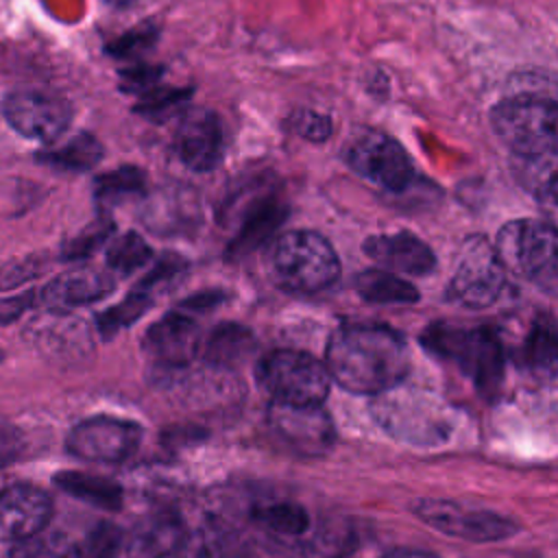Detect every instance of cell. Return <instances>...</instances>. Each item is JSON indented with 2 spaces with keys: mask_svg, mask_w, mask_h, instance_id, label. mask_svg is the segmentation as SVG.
<instances>
[{
  "mask_svg": "<svg viewBox=\"0 0 558 558\" xmlns=\"http://www.w3.org/2000/svg\"><path fill=\"white\" fill-rule=\"evenodd\" d=\"M323 364L340 388L375 397L403 384L410 349L403 336L386 325L349 323L331 333Z\"/></svg>",
  "mask_w": 558,
  "mask_h": 558,
  "instance_id": "6da1fadb",
  "label": "cell"
},
{
  "mask_svg": "<svg viewBox=\"0 0 558 558\" xmlns=\"http://www.w3.org/2000/svg\"><path fill=\"white\" fill-rule=\"evenodd\" d=\"M371 414L392 438L421 449L442 447L456 432L453 410L438 399L401 390V384L375 395Z\"/></svg>",
  "mask_w": 558,
  "mask_h": 558,
  "instance_id": "7a4b0ae2",
  "label": "cell"
},
{
  "mask_svg": "<svg viewBox=\"0 0 558 558\" xmlns=\"http://www.w3.org/2000/svg\"><path fill=\"white\" fill-rule=\"evenodd\" d=\"M423 344L458 364V368L475 384V388L486 397H495L504 381V347L493 329L488 327H458L447 323L432 325L425 336Z\"/></svg>",
  "mask_w": 558,
  "mask_h": 558,
  "instance_id": "3957f363",
  "label": "cell"
},
{
  "mask_svg": "<svg viewBox=\"0 0 558 558\" xmlns=\"http://www.w3.org/2000/svg\"><path fill=\"white\" fill-rule=\"evenodd\" d=\"M270 272L279 286L292 292H320L340 275L333 246L316 231L283 233L270 251Z\"/></svg>",
  "mask_w": 558,
  "mask_h": 558,
  "instance_id": "277c9868",
  "label": "cell"
},
{
  "mask_svg": "<svg viewBox=\"0 0 558 558\" xmlns=\"http://www.w3.org/2000/svg\"><path fill=\"white\" fill-rule=\"evenodd\" d=\"M495 253L504 270H512L547 292L558 279L556 229L547 220L521 218L504 225L495 240Z\"/></svg>",
  "mask_w": 558,
  "mask_h": 558,
  "instance_id": "5b68a950",
  "label": "cell"
},
{
  "mask_svg": "<svg viewBox=\"0 0 558 558\" xmlns=\"http://www.w3.org/2000/svg\"><path fill=\"white\" fill-rule=\"evenodd\" d=\"M255 377L270 401L286 405H323L331 384L325 364L296 349L266 353L257 362Z\"/></svg>",
  "mask_w": 558,
  "mask_h": 558,
  "instance_id": "8992f818",
  "label": "cell"
},
{
  "mask_svg": "<svg viewBox=\"0 0 558 558\" xmlns=\"http://www.w3.org/2000/svg\"><path fill=\"white\" fill-rule=\"evenodd\" d=\"M556 102L547 96H512L493 109V129L514 155L556 153Z\"/></svg>",
  "mask_w": 558,
  "mask_h": 558,
  "instance_id": "52a82bcc",
  "label": "cell"
},
{
  "mask_svg": "<svg viewBox=\"0 0 558 558\" xmlns=\"http://www.w3.org/2000/svg\"><path fill=\"white\" fill-rule=\"evenodd\" d=\"M506 286V270L495 246L484 235H469L453 262L449 296L464 307L493 305Z\"/></svg>",
  "mask_w": 558,
  "mask_h": 558,
  "instance_id": "ba28073f",
  "label": "cell"
},
{
  "mask_svg": "<svg viewBox=\"0 0 558 558\" xmlns=\"http://www.w3.org/2000/svg\"><path fill=\"white\" fill-rule=\"evenodd\" d=\"M412 512L432 530L469 543H495L519 532V525L484 508H469L453 499L425 497L412 504Z\"/></svg>",
  "mask_w": 558,
  "mask_h": 558,
  "instance_id": "9c48e42d",
  "label": "cell"
},
{
  "mask_svg": "<svg viewBox=\"0 0 558 558\" xmlns=\"http://www.w3.org/2000/svg\"><path fill=\"white\" fill-rule=\"evenodd\" d=\"M140 440L142 427L135 421L118 416H92L70 429L65 449L85 462L120 464L133 456Z\"/></svg>",
  "mask_w": 558,
  "mask_h": 558,
  "instance_id": "30bf717a",
  "label": "cell"
},
{
  "mask_svg": "<svg viewBox=\"0 0 558 558\" xmlns=\"http://www.w3.org/2000/svg\"><path fill=\"white\" fill-rule=\"evenodd\" d=\"M268 427L296 456H325L336 442V429L323 405H286L270 401Z\"/></svg>",
  "mask_w": 558,
  "mask_h": 558,
  "instance_id": "8fae6325",
  "label": "cell"
},
{
  "mask_svg": "<svg viewBox=\"0 0 558 558\" xmlns=\"http://www.w3.org/2000/svg\"><path fill=\"white\" fill-rule=\"evenodd\" d=\"M347 163L362 179L388 192L405 190L414 177L405 148L379 131H368L353 140L347 148Z\"/></svg>",
  "mask_w": 558,
  "mask_h": 558,
  "instance_id": "7c38bea8",
  "label": "cell"
},
{
  "mask_svg": "<svg viewBox=\"0 0 558 558\" xmlns=\"http://www.w3.org/2000/svg\"><path fill=\"white\" fill-rule=\"evenodd\" d=\"M2 111L22 137L44 144L59 140L72 122V107L65 98L35 89L9 94Z\"/></svg>",
  "mask_w": 558,
  "mask_h": 558,
  "instance_id": "4fadbf2b",
  "label": "cell"
},
{
  "mask_svg": "<svg viewBox=\"0 0 558 558\" xmlns=\"http://www.w3.org/2000/svg\"><path fill=\"white\" fill-rule=\"evenodd\" d=\"M177 157L196 172L214 170L225 155V129L209 109H192L181 116L174 131Z\"/></svg>",
  "mask_w": 558,
  "mask_h": 558,
  "instance_id": "5bb4252c",
  "label": "cell"
},
{
  "mask_svg": "<svg viewBox=\"0 0 558 558\" xmlns=\"http://www.w3.org/2000/svg\"><path fill=\"white\" fill-rule=\"evenodd\" d=\"M52 517L50 495L35 484H15L0 493V541L17 543L48 525Z\"/></svg>",
  "mask_w": 558,
  "mask_h": 558,
  "instance_id": "9a60e30c",
  "label": "cell"
},
{
  "mask_svg": "<svg viewBox=\"0 0 558 558\" xmlns=\"http://www.w3.org/2000/svg\"><path fill=\"white\" fill-rule=\"evenodd\" d=\"M201 329L185 312H168L144 336L146 355L168 368L187 366L201 351Z\"/></svg>",
  "mask_w": 558,
  "mask_h": 558,
  "instance_id": "2e32d148",
  "label": "cell"
},
{
  "mask_svg": "<svg viewBox=\"0 0 558 558\" xmlns=\"http://www.w3.org/2000/svg\"><path fill=\"white\" fill-rule=\"evenodd\" d=\"M190 530L174 510L148 512L124 541L126 558H183Z\"/></svg>",
  "mask_w": 558,
  "mask_h": 558,
  "instance_id": "e0dca14e",
  "label": "cell"
},
{
  "mask_svg": "<svg viewBox=\"0 0 558 558\" xmlns=\"http://www.w3.org/2000/svg\"><path fill=\"white\" fill-rule=\"evenodd\" d=\"M364 253L395 275L425 277L434 270V251L410 231L377 233L364 242Z\"/></svg>",
  "mask_w": 558,
  "mask_h": 558,
  "instance_id": "ac0fdd59",
  "label": "cell"
},
{
  "mask_svg": "<svg viewBox=\"0 0 558 558\" xmlns=\"http://www.w3.org/2000/svg\"><path fill=\"white\" fill-rule=\"evenodd\" d=\"M116 286V279L107 270L98 268H76L65 270L50 279L41 290H37V303L50 305L52 310L76 307L100 301Z\"/></svg>",
  "mask_w": 558,
  "mask_h": 558,
  "instance_id": "d6986e66",
  "label": "cell"
},
{
  "mask_svg": "<svg viewBox=\"0 0 558 558\" xmlns=\"http://www.w3.org/2000/svg\"><path fill=\"white\" fill-rule=\"evenodd\" d=\"M183 558H251V543L238 525L211 517L187 534Z\"/></svg>",
  "mask_w": 558,
  "mask_h": 558,
  "instance_id": "ffe728a7",
  "label": "cell"
},
{
  "mask_svg": "<svg viewBox=\"0 0 558 558\" xmlns=\"http://www.w3.org/2000/svg\"><path fill=\"white\" fill-rule=\"evenodd\" d=\"M52 480L63 493L89 506H96L102 510H120L124 504L122 486L105 475H94L83 471H59Z\"/></svg>",
  "mask_w": 558,
  "mask_h": 558,
  "instance_id": "44dd1931",
  "label": "cell"
},
{
  "mask_svg": "<svg viewBox=\"0 0 558 558\" xmlns=\"http://www.w3.org/2000/svg\"><path fill=\"white\" fill-rule=\"evenodd\" d=\"M253 519L270 536L281 541H303L314 525V519L307 512V508L288 499L255 506Z\"/></svg>",
  "mask_w": 558,
  "mask_h": 558,
  "instance_id": "7402d4cb",
  "label": "cell"
},
{
  "mask_svg": "<svg viewBox=\"0 0 558 558\" xmlns=\"http://www.w3.org/2000/svg\"><path fill=\"white\" fill-rule=\"evenodd\" d=\"M255 347L251 331L235 323H225L211 329V333L201 342V355L211 366H233L242 362Z\"/></svg>",
  "mask_w": 558,
  "mask_h": 558,
  "instance_id": "603a6c76",
  "label": "cell"
},
{
  "mask_svg": "<svg viewBox=\"0 0 558 558\" xmlns=\"http://www.w3.org/2000/svg\"><path fill=\"white\" fill-rule=\"evenodd\" d=\"M355 290L364 301L379 303V305L416 303L421 299L418 290L410 281L401 279L399 275H395L386 268L362 270L355 277Z\"/></svg>",
  "mask_w": 558,
  "mask_h": 558,
  "instance_id": "cb8c5ba5",
  "label": "cell"
},
{
  "mask_svg": "<svg viewBox=\"0 0 558 558\" xmlns=\"http://www.w3.org/2000/svg\"><path fill=\"white\" fill-rule=\"evenodd\" d=\"M33 336L44 351H50L57 355L81 353L83 349L89 347V336L83 329L81 320L59 316V314L37 320V325L33 327Z\"/></svg>",
  "mask_w": 558,
  "mask_h": 558,
  "instance_id": "d4e9b609",
  "label": "cell"
},
{
  "mask_svg": "<svg viewBox=\"0 0 558 558\" xmlns=\"http://www.w3.org/2000/svg\"><path fill=\"white\" fill-rule=\"evenodd\" d=\"M355 547L353 527L347 521L325 519L312 525L310 534L301 541L305 558H344Z\"/></svg>",
  "mask_w": 558,
  "mask_h": 558,
  "instance_id": "484cf974",
  "label": "cell"
},
{
  "mask_svg": "<svg viewBox=\"0 0 558 558\" xmlns=\"http://www.w3.org/2000/svg\"><path fill=\"white\" fill-rule=\"evenodd\" d=\"M514 174L519 183L538 198V203L549 207L556 203V153L517 155Z\"/></svg>",
  "mask_w": 558,
  "mask_h": 558,
  "instance_id": "4316f807",
  "label": "cell"
},
{
  "mask_svg": "<svg viewBox=\"0 0 558 558\" xmlns=\"http://www.w3.org/2000/svg\"><path fill=\"white\" fill-rule=\"evenodd\" d=\"M37 159L57 170L85 172L102 159V144L89 133H78L59 148L44 150L41 155H37Z\"/></svg>",
  "mask_w": 558,
  "mask_h": 558,
  "instance_id": "83f0119b",
  "label": "cell"
},
{
  "mask_svg": "<svg viewBox=\"0 0 558 558\" xmlns=\"http://www.w3.org/2000/svg\"><path fill=\"white\" fill-rule=\"evenodd\" d=\"M556 349H558L556 325L549 316H541L532 325V329L525 338V344L521 349L523 364L538 375H554Z\"/></svg>",
  "mask_w": 558,
  "mask_h": 558,
  "instance_id": "f1b7e54d",
  "label": "cell"
},
{
  "mask_svg": "<svg viewBox=\"0 0 558 558\" xmlns=\"http://www.w3.org/2000/svg\"><path fill=\"white\" fill-rule=\"evenodd\" d=\"M144 187H146L144 172L135 166H122V168L100 174L96 179L94 194L100 205L111 207V205H120L126 198L140 196L144 192Z\"/></svg>",
  "mask_w": 558,
  "mask_h": 558,
  "instance_id": "f546056e",
  "label": "cell"
},
{
  "mask_svg": "<svg viewBox=\"0 0 558 558\" xmlns=\"http://www.w3.org/2000/svg\"><path fill=\"white\" fill-rule=\"evenodd\" d=\"M153 303V290L146 288L144 283H137L122 303L116 307L98 314V331L105 338H111L118 333L122 327H129L133 320H137Z\"/></svg>",
  "mask_w": 558,
  "mask_h": 558,
  "instance_id": "4dcf8cb0",
  "label": "cell"
},
{
  "mask_svg": "<svg viewBox=\"0 0 558 558\" xmlns=\"http://www.w3.org/2000/svg\"><path fill=\"white\" fill-rule=\"evenodd\" d=\"M281 222V209L277 203L272 201H264L259 205H255L244 222H242V229L238 233V238L233 240L231 244V253H242L251 246H255L259 240H264L277 225Z\"/></svg>",
  "mask_w": 558,
  "mask_h": 558,
  "instance_id": "1f68e13d",
  "label": "cell"
},
{
  "mask_svg": "<svg viewBox=\"0 0 558 558\" xmlns=\"http://www.w3.org/2000/svg\"><path fill=\"white\" fill-rule=\"evenodd\" d=\"M124 549V534L109 521H98L76 545L74 558H120Z\"/></svg>",
  "mask_w": 558,
  "mask_h": 558,
  "instance_id": "d6a6232c",
  "label": "cell"
},
{
  "mask_svg": "<svg viewBox=\"0 0 558 558\" xmlns=\"http://www.w3.org/2000/svg\"><path fill=\"white\" fill-rule=\"evenodd\" d=\"M153 251L150 246L144 242L142 235L129 231L124 235H118L109 248H107V266L116 272L129 275L137 268H142L148 259H150Z\"/></svg>",
  "mask_w": 558,
  "mask_h": 558,
  "instance_id": "836d02e7",
  "label": "cell"
},
{
  "mask_svg": "<svg viewBox=\"0 0 558 558\" xmlns=\"http://www.w3.org/2000/svg\"><path fill=\"white\" fill-rule=\"evenodd\" d=\"M4 558H74V543L61 534H35L13 543Z\"/></svg>",
  "mask_w": 558,
  "mask_h": 558,
  "instance_id": "e575fe53",
  "label": "cell"
},
{
  "mask_svg": "<svg viewBox=\"0 0 558 558\" xmlns=\"http://www.w3.org/2000/svg\"><path fill=\"white\" fill-rule=\"evenodd\" d=\"M46 268L44 255H26L11 259L0 268V290H15L31 279H37Z\"/></svg>",
  "mask_w": 558,
  "mask_h": 558,
  "instance_id": "d590c367",
  "label": "cell"
},
{
  "mask_svg": "<svg viewBox=\"0 0 558 558\" xmlns=\"http://www.w3.org/2000/svg\"><path fill=\"white\" fill-rule=\"evenodd\" d=\"M292 131L310 142H323L331 133V118L312 109H301L292 113Z\"/></svg>",
  "mask_w": 558,
  "mask_h": 558,
  "instance_id": "8d00e7d4",
  "label": "cell"
},
{
  "mask_svg": "<svg viewBox=\"0 0 558 558\" xmlns=\"http://www.w3.org/2000/svg\"><path fill=\"white\" fill-rule=\"evenodd\" d=\"M109 231H111V225H109V222L89 227L87 231H83L81 235H76L74 240H70V242L63 246V255H61V257L72 262V259H81V257L89 255L94 248H98V246L107 240Z\"/></svg>",
  "mask_w": 558,
  "mask_h": 558,
  "instance_id": "74e56055",
  "label": "cell"
},
{
  "mask_svg": "<svg viewBox=\"0 0 558 558\" xmlns=\"http://www.w3.org/2000/svg\"><path fill=\"white\" fill-rule=\"evenodd\" d=\"M33 305H37V290H24L20 294L0 299V325L17 320Z\"/></svg>",
  "mask_w": 558,
  "mask_h": 558,
  "instance_id": "f35d334b",
  "label": "cell"
},
{
  "mask_svg": "<svg viewBox=\"0 0 558 558\" xmlns=\"http://www.w3.org/2000/svg\"><path fill=\"white\" fill-rule=\"evenodd\" d=\"M22 434L7 421L0 418V469L15 462L22 453Z\"/></svg>",
  "mask_w": 558,
  "mask_h": 558,
  "instance_id": "ab89813d",
  "label": "cell"
},
{
  "mask_svg": "<svg viewBox=\"0 0 558 558\" xmlns=\"http://www.w3.org/2000/svg\"><path fill=\"white\" fill-rule=\"evenodd\" d=\"M183 98H185L183 92H181V94H179V92H168V94H159V96L150 94V96H144V105L140 107V111H142L144 116L161 118L166 111L174 109Z\"/></svg>",
  "mask_w": 558,
  "mask_h": 558,
  "instance_id": "60d3db41",
  "label": "cell"
},
{
  "mask_svg": "<svg viewBox=\"0 0 558 558\" xmlns=\"http://www.w3.org/2000/svg\"><path fill=\"white\" fill-rule=\"evenodd\" d=\"M148 41H153V33L148 28H140L126 37H122L120 41H116V46H111V52H116L118 57H126L131 52H135L137 48H146Z\"/></svg>",
  "mask_w": 558,
  "mask_h": 558,
  "instance_id": "b9f144b4",
  "label": "cell"
},
{
  "mask_svg": "<svg viewBox=\"0 0 558 558\" xmlns=\"http://www.w3.org/2000/svg\"><path fill=\"white\" fill-rule=\"evenodd\" d=\"M381 558H440L432 551H423V549H395V551H388L384 554Z\"/></svg>",
  "mask_w": 558,
  "mask_h": 558,
  "instance_id": "7bdbcfd3",
  "label": "cell"
},
{
  "mask_svg": "<svg viewBox=\"0 0 558 558\" xmlns=\"http://www.w3.org/2000/svg\"><path fill=\"white\" fill-rule=\"evenodd\" d=\"M109 4H116V7H122V4H129V2H133V0H107Z\"/></svg>",
  "mask_w": 558,
  "mask_h": 558,
  "instance_id": "ee69618b",
  "label": "cell"
}]
</instances>
